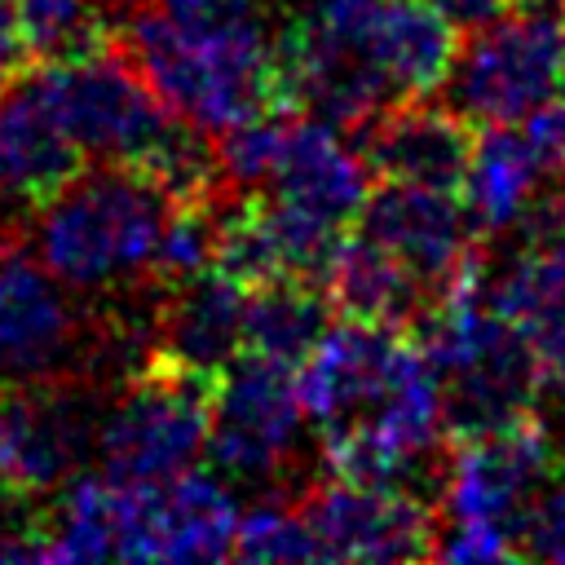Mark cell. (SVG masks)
Instances as JSON below:
<instances>
[{
    "label": "cell",
    "mask_w": 565,
    "mask_h": 565,
    "mask_svg": "<svg viewBox=\"0 0 565 565\" xmlns=\"http://www.w3.org/2000/svg\"><path fill=\"white\" fill-rule=\"evenodd\" d=\"M181 199L150 172L102 163L35 207V260L66 291L150 278L163 225Z\"/></svg>",
    "instance_id": "1"
},
{
    "label": "cell",
    "mask_w": 565,
    "mask_h": 565,
    "mask_svg": "<svg viewBox=\"0 0 565 565\" xmlns=\"http://www.w3.org/2000/svg\"><path fill=\"white\" fill-rule=\"evenodd\" d=\"M115 40L141 66L168 110L207 137L265 110H291L278 35H269L265 22L234 35H185L159 4H141Z\"/></svg>",
    "instance_id": "2"
},
{
    "label": "cell",
    "mask_w": 565,
    "mask_h": 565,
    "mask_svg": "<svg viewBox=\"0 0 565 565\" xmlns=\"http://www.w3.org/2000/svg\"><path fill=\"white\" fill-rule=\"evenodd\" d=\"M212 384L163 358H146L97 424V463L115 486H159L207 450Z\"/></svg>",
    "instance_id": "3"
},
{
    "label": "cell",
    "mask_w": 565,
    "mask_h": 565,
    "mask_svg": "<svg viewBox=\"0 0 565 565\" xmlns=\"http://www.w3.org/2000/svg\"><path fill=\"white\" fill-rule=\"evenodd\" d=\"M565 93V13L521 4L468 35L446 79V102L486 124H521Z\"/></svg>",
    "instance_id": "4"
},
{
    "label": "cell",
    "mask_w": 565,
    "mask_h": 565,
    "mask_svg": "<svg viewBox=\"0 0 565 565\" xmlns=\"http://www.w3.org/2000/svg\"><path fill=\"white\" fill-rule=\"evenodd\" d=\"M305 433V402L296 366L238 353L212 384L207 455L234 481H269Z\"/></svg>",
    "instance_id": "5"
},
{
    "label": "cell",
    "mask_w": 565,
    "mask_h": 565,
    "mask_svg": "<svg viewBox=\"0 0 565 565\" xmlns=\"http://www.w3.org/2000/svg\"><path fill=\"white\" fill-rule=\"evenodd\" d=\"M238 499L216 472H177L159 486H119L124 561H225L234 556Z\"/></svg>",
    "instance_id": "6"
},
{
    "label": "cell",
    "mask_w": 565,
    "mask_h": 565,
    "mask_svg": "<svg viewBox=\"0 0 565 565\" xmlns=\"http://www.w3.org/2000/svg\"><path fill=\"white\" fill-rule=\"evenodd\" d=\"M556 472V450L547 424L530 411L494 433L459 437L446 468V512L450 521H481L508 534L525 530V516Z\"/></svg>",
    "instance_id": "7"
},
{
    "label": "cell",
    "mask_w": 565,
    "mask_h": 565,
    "mask_svg": "<svg viewBox=\"0 0 565 565\" xmlns=\"http://www.w3.org/2000/svg\"><path fill=\"white\" fill-rule=\"evenodd\" d=\"M322 561H424L437 547V516L411 486L331 477L300 503Z\"/></svg>",
    "instance_id": "8"
},
{
    "label": "cell",
    "mask_w": 565,
    "mask_h": 565,
    "mask_svg": "<svg viewBox=\"0 0 565 565\" xmlns=\"http://www.w3.org/2000/svg\"><path fill=\"white\" fill-rule=\"evenodd\" d=\"M371 243L393 252L437 300L450 282H459L477 260V225L459 199V190H433V185H406V181H380L371 185L358 225Z\"/></svg>",
    "instance_id": "9"
},
{
    "label": "cell",
    "mask_w": 565,
    "mask_h": 565,
    "mask_svg": "<svg viewBox=\"0 0 565 565\" xmlns=\"http://www.w3.org/2000/svg\"><path fill=\"white\" fill-rule=\"evenodd\" d=\"M411 335L402 327L384 322H362V318H335L327 335L313 344V353L296 366L305 419L331 437L353 428L358 419L371 415L380 393L388 388Z\"/></svg>",
    "instance_id": "10"
},
{
    "label": "cell",
    "mask_w": 565,
    "mask_h": 565,
    "mask_svg": "<svg viewBox=\"0 0 565 565\" xmlns=\"http://www.w3.org/2000/svg\"><path fill=\"white\" fill-rule=\"evenodd\" d=\"M84 159L40 62L0 84V207L35 212L84 172Z\"/></svg>",
    "instance_id": "11"
},
{
    "label": "cell",
    "mask_w": 565,
    "mask_h": 565,
    "mask_svg": "<svg viewBox=\"0 0 565 565\" xmlns=\"http://www.w3.org/2000/svg\"><path fill=\"white\" fill-rule=\"evenodd\" d=\"M79 349V322L66 287L35 252L0 247V380H66Z\"/></svg>",
    "instance_id": "12"
},
{
    "label": "cell",
    "mask_w": 565,
    "mask_h": 565,
    "mask_svg": "<svg viewBox=\"0 0 565 565\" xmlns=\"http://www.w3.org/2000/svg\"><path fill=\"white\" fill-rule=\"evenodd\" d=\"M353 132L362 137L358 150L380 181L433 190H459L477 146V124L450 102H428V93L397 97Z\"/></svg>",
    "instance_id": "13"
},
{
    "label": "cell",
    "mask_w": 565,
    "mask_h": 565,
    "mask_svg": "<svg viewBox=\"0 0 565 565\" xmlns=\"http://www.w3.org/2000/svg\"><path fill=\"white\" fill-rule=\"evenodd\" d=\"M247 296L252 287L216 265L177 287H163L150 353L181 371L216 380L247 349Z\"/></svg>",
    "instance_id": "14"
},
{
    "label": "cell",
    "mask_w": 565,
    "mask_h": 565,
    "mask_svg": "<svg viewBox=\"0 0 565 565\" xmlns=\"http://www.w3.org/2000/svg\"><path fill=\"white\" fill-rule=\"evenodd\" d=\"M371 185H375V172L358 150V141H344V128L313 115H296L265 194H274L278 203L313 221L353 230Z\"/></svg>",
    "instance_id": "15"
},
{
    "label": "cell",
    "mask_w": 565,
    "mask_h": 565,
    "mask_svg": "<svg viewBox=\"0 0 565 565\" xmlns=\"http://www.w3.org/2000/svg\"><path fill=\"white\" fill-rule=\"evenodd\" d=\"M547 177L556 172L543 163L521 124H486L477 128L459 199L481 234H503L512 225H525Z\"/></svg>",
    "instance_id": "16"
},
{
    "label": "cell",
    "mask_w": 565,
    "mask_h": 565,
    "mask_svg": "<svg viewBox=\"0 0 565 565\" xmlns=\"http://www.w3.org/2000/svg\"><path fill=\"white\" fill-rule=\"evenodd\" d=\"M362 49L393 97H419L446 88L463 40L459 26L428 0H388Z\"/></svg>",
    "instance_id": "17"
},
{
    "label": "cell",
    "mask_w": 565,
    "mask_h": 565,
    "mask_svg": "<svg viewBox=\"0 0 565 565\" xmlns=\"http://www.w3.org/2000/svg\"><path fill=\"white\" fill-rule=\"evenodd\" d=\"M490 296L530 340L543 380L565 384V225L530 234V247L490 282Z\"/></svg>",
    "instance_id": "18"
},
{
    "label": "cell",
    "mask_w": 565,
    "mask_h": 565,
    "mask_svg": "<svg viewBox=\"0 0 565 565\" xmlns=\"http://www.w3.org/2000/svg\"><path fill=\"white\" fill-rule=\"evenodd\" d=\"M322 287L335 300V313L384 322V327H411L428 305V287L380 243H371L362 230H349Z\"/></svg>",
    "instance_id": "19"
},
{
    "label": "cell",
    "mask_w": 565,
    "mask_h": 565,
    "mask_svg": "<svg viewBox=\"0 0 565 565\" xmlns=\"http://www.w3.org/2000/svg\"><path fill=\"white\" fill-rule=\"evenodd\" d=\"M335 322V300L318 278H269L247 296V349L287 366H300Z\"/></svg>",
    "instance_id": "20"
},
{
    "label": "cell",
    "mask_w": 565,
    "mask_h": 565,
    "mask_svg": "<svg viewBox=\"0 0 565 565\" xmlns=\"http://www.w3.org/2000/svg\"><path fill=\"white\" fill-rule=\"evenodd\" d=\"M119 539V486L97 477H66L44 516V561H106Z\"/></svg>",
    "instance_id": "21"
},
{
    "label": "cell",
    "mask_w": 565,
    "mask_h": 565,
    "mask_svg": "<svg viewBox=\"0 0 565 565\" xmlns=\"http://www.w3.org/2000/svg\"><path fill=\"white\" fill-rule=\"evenodd\" d=\"M291 119H296V110H265V115H252V119L216 132L212 150H216L221 185H230L238 194H260L282 159Z\"/></svg>",
    "instance_id": "22"
},
{
    "label": "cell",
    "mask_w": 565,
    "mask_h": 565,
    "mask_svg": "<svg viewBox=\"0 0 565 565\" xmlns=\"http://www.w3.org/2000/svg\"><path fill=\"white\" fill-rule=\"evenodd\" d=\"M18 4H22V22H26L35 62L75 57V53L110 44L102 0H18Z\"/></svg>",
    "instance_id": "23"
},
{
    "label": "cell",
    "mask_w": 565,
    "mask_h": 565,
    "mask_svg": "<svg viewBox=\"0 0 565 565\" xmlns=\"http://www.w3.org/2000/svg\"><path fill=\"white\" fill-rule=\"evenodd\" d=\"M234 556L256 565H287V561H322L313 530L300 508L287 503H256L238 516Z\"/></svg>",
    "instance_id": "24"
},
{
    "label": "cell",
    "mask_w": 565,
    "mask_h": 565,
    "mask_svg": "<svg viewBox=\"0 0 565 565\" xmlns=\"http://www.w3.org/2000/svg\"><path fill=\"white\" fill-rule=\"evenodd\" d=\"M185 35H234L247 31L260 18L256 0H154Z\"/></svg>",
    "instance_id": "25"
},
{
    "label": "cell",
    "mask_w": 565,
    "mask_h": 565,
    "mask_svg": "<svg viewBox=\"0 0 565 565\" xmlns=\"http://www.w3.org/2000/svg\"><path fill=\"white\" fill-rule=\"evenodd\" d=\"M388 0H305V13L296 18L300 26H309L313 35L322 40H335V44H358L366 40L371 22L380 18Z\"/></svg>",
    "instance_id": "26"
},
{
    "label": "cell",
    "mask_w": 565,
    "mask_h": 565,
    "mask_svg": "<svg viewBox=\"0 0 565 565\" xmlns=\"http://www.w3.org/2000/svg\"><path fill=\"white\" fill-rule=\"evenodd\" d=\"M437 561H459V565H477V561H512L521 556L516 534L499 530V525H481V521H450L446 534H437L433 547Z\"/></svg>",
    "instance_id": "27"
},
{
    "label": "cell",
    "mask_w": 565,
    "mask_h": 565,
    "mask_svg": "<svg viewBox=\"0 0 565 565\" xmlns=\"http://www.w3.org/2000/svg\"><path fill=\"white\" fill-rule=\"evenodd\" d=\"M521 556L565 565V477L547 481L543 494L534 499V508L525 516V530H521Z\"/></svg>",
    "instance_id": "28"
},
{
    "label": "cell",
    "mask_w": 565,
    "mask_h": 565,
    "mask_svg": "<svg viewBox=\"0 0 565 565\" xmlns=\"http://www.w3.org/2000/svg\"><path fill=\"white\" fill-rule=\"evenodd\" d=\"M26 66H35V53H31V40H26L22 4L18 0H0V84L22 75Z\"/></svg>",
    "instance_id": "29"
},
{
    "label": "cell",
    "mask_w": 565,
    "mask_h": 565,
    "mask_svg": "<svg viewBox=\"0 0 565 565\" xmlns=\"http://www.w3.org/2000/svg\"><path fill=\"white\" fill-rule=\"evenodd\" d=\"M428 4L441 9L459 31H477V26H486V22H494V18L512 13V9H521L525 0H428Z\"/></svg>",
    "instance_id": "30"
}]
</instances>
